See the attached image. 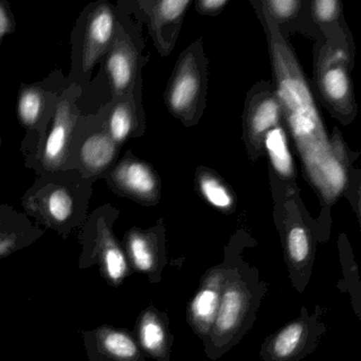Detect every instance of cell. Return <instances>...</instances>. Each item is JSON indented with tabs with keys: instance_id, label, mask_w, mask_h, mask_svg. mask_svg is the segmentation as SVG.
<instances>
[{
	"instance_id": "6da1fadb",
	"label": "cell",
	"mask_w": 361,
	"mask_h": 361,
	"mask_svg": "<svg viewBox=\"0 0 361 361\" xmlns=\"http://www.w3.org/2000/svg\"><path fill=\"white\" fill-rule=\"evenodd\" d=\"M270 56L280 102L287 128L295 140L304 170L323 200L333 202L346 185L343 147L329 141L312 92L297 58L283 39L276 22L264 11Z\"/></svg>"
},
{
	"instance_id": "7a4b0ae2",
	"label": "cell",
	"mask_w": 361,
	"mask_h": 361,
	"mask_svg": "<svg viewBox=\"0 0 361 361\" xmlns=\"http://www.w3.org/2000/svg\"><path fill=\"white\" fill-rule=\"evenodd\" d=\"M94 183L77 169L35 176L20 198L23 212L66 240L85 224Z\"/></svg>"
},
{
	"instance_id": "3957f363",
	"label": "cell",
	"mask_w": 361,
	"mask_h": 361,
	"mask_svg": "<svg viewBox=\"0 0 361 361\" xmlns=\"http://www.w3.org/2000/svg\"><path fill=\"white\" fill-rule=\"evenodd\" d=\"M118 20L119 8L106 0H98L88 4L75 20L71 37V69L67 79L83 92L113 43Z\"/></svg>"
},
{
	"instance_id": "277c9868",
	"label": "cell",
	"mask_w": 361,
	"mask_h": 361,
	"mask_svg": "<svg viewBox=\"0 0 361 361\" xmlns=\"http://www.w3.org/2000/svg\"><path fill=\"white\" fill-rule=\"evenodd\" d=\"M119 211L111 204H104L90 213L80 229L81 252L78 259L79 269H90L97 266L101 276L111 286L118 287L128 276L130 265L114 233V224Z\"/></svg>"
},
{
	"instance_id": "5b68a950",
	"label": "cell",
	"mask_w": 361,
	"mask_h": 361,
	"mask_svg": "<svg viewBox=\"0 0 361 361\" xmlns=\"http://www.w3.org/2000/svg\"><path fill=\"white\" fill-rule=\"evenodd\" d=\"M81 87L71 84L59 98L51 121L37 151L24 159L25 166L35 176L71 169V147L85 115L80 99Z\"/></svg>"
},
{
	"instance_id": "8992f818",
	"label": "cell",
	"mask_w": 361,
	"mask_h": 361,
	"mask_svg": "<svg viewBox=\"0 0 361 361\" xmlns=\"http://www.w3.org/2000/svg\"><path fill=\"white\" fill-rule=\"evenodd\" d=\"M69 85L67 75L56 69L41 81L20 86L16 115L25 130L20 149L24 159L37 151L51 121L59 98Z\"/></svg>"
},
{
	"instance_id": "52a82bcc",
	"label": "cell",
	"mask_w": 361,
	"mask_h": 361,
	"mask_svg": "<svg viewBox=\"0 0 361 361\" xmlns=\"http://www.w3.org/2000/svg\"><path fill=\"white\" fill-rule=\"evenodd\" d=\"M120 149L121 145L107 132L100 111L85 114L71 143V169L97 183L117 164Z\"/></svg>"
},
{
	"instance_id": "ba28073f",
	"label": "cell",
	"mask_w": 361,
	"mask_h": 361,
	"mask_svg": "<svg viewBox=\"0 0 361 361\" xmlns=\"http://www.w3.org/2000/svg\"><path fill=\"white\" fill-rule=\"evenodd\" d=\"M99 65L100 71L94 81H103L105 85L109 86V100L132 94L138 90L140 77L138 46L128 23L120 16V9L113 43Z\"/></svg>"
},
{
	"instance_id": "9c48e42d",
	"label": "cell",
	"mask_w": 361,
	"mask_h": 361,
	"mask_svg": "<svg viewBox=\"0 0 361 361\" xmlns=\"http://www.w3.org/2000/svg\"><path fill=\"white\" fill-rule=\"evenodd\" d=\"M103 180L118 196L141 204H155L160 197L159 177L149 164L130 152L118 160Z\"/></svg>"
},
{
	"instance_id": "30bf717a",
	"label": "cell",
	"mask_w": 361,
	"mask_h": 361,
	"mask_svg": "<svg viewBox=\"0 0 361 361\" xmlns=\"http://www.w3.org/2000/svg\"><path fill=\"white\" fill-rule=\"evenodd\" d=\"M204 75L195 54L188 52L179 61L166 92L169 109L181 120L191 121L204 94Z\"/></svg>"
},
{
	"instance_id": "8fae6325",
	"label": "cell",
	"mask_w": 361,
	"mask_h": 361,
	"mask_svg": "<svg viewBox=\"0 0 361 361\" xmlns=\"http://www.w3.org/2000/svg\"><path fill=\"white\" fill-rule=\"evenodd\" d=\"M348 58L342 50L324 52L319 65V87L334 111L348 114L353 111V88L348 71Z\"/></svg>"
},
{
	"instance_id": "7c38bea8",
	"label": "cell",
	"mask_w": 361,
	"mask_h": 361,
	"mask_svg": "<svg viewBox=\"0 0 361 361\" xmlns=\"http://www.w3.org/2000/svg\"><path fill=\"white\" fill-rule=\"evenodd\" d=\"M81 334L88 361H141L137 342L124 329L103 324Z\"/></svg>"
},
{
	"instance_id": "4fadbf2b",
	"label": "cell",
	"mask_w": 361,
	"mask_h": 361,
	"mask_svg": "<svg viewBox=\"0 0 361 361\" xmlns=\"http://www.w3.org/2000/svg\"><path fill=\"white\" fill-rule=\"evenodd\" d=\"M190 4V0H161L137 3L149 20V32L155 41L156 47L164 56L170 54L172 50Z\"/></svg>"
},
{
	"instance_id": "5bb4252c",
	"label": "cell",
	"mask_w": 361,
	"mask_h": 361,
	"mask_svg": "<svg viewBox=\"0 0 361 361\" xmlns=\"http://www.w3.org/2000/svg\"><path fill=\"white\" fill-rule=\"evenodd\" d=\"M45 235V230L28 215L0 202V259L32 246Z\"/></svg>"
},
{
	"instance_id": "9a60e30c",
	"label": "cell",
	"mask_w": 361,
	"mask_h": 361,
	"mask_svg": "<svg viewBox=\"0 0 361 361\" xmlns=\"http://www.w3.org/2000/svg\"><path fill=\"white\" fill-rule=\"evenodd\" d=\"M137 94L135 92L113 99L98 109L107 132L121 147L128 139L138 137L142 133L143 120Z\"/></svg>"
},
{
	"instance_id": "2e32d148",
	"label": "cell",
	"mask_w": 361,
	"mask_h": 361,
	"mask_svg": "<svg viewBox=\"0 0 361 361\" xmlns=\"http://www.w3.org/2000/svg\"><path fill=\"white\" fill-rule=\"evenodd\" d=\"M283 111L276 94L257 97L246 116V137L253 151H263L264 138L267 133L282 123Z\"/></svg>"
},
{
	"instance_id": "e0dca14e",
	"label": "cell",
	"mask_w": 361,
	"mask_h": 361,
	"mask_svg": "<svg viewBox=\"0 0 361 361\" xmlns=\"http://www.w3.org/2000/svg\"><path fill=\"white\" fill-rule=\"evenodd\" d=\"M263 149L267 152L274 171L282 178L295 176V162L289 149L286 130L282 123L270 130L264 138Z\"/></svg>"
},
{
	"instance_id": "ac0fdd59",
	"label": "cell",
	"mask_w": 361,
	"mask_h": 361,
	"mask_svg": "<svg viewBox=\"0 0 361 361\" xmlns=\"http://www.w3.org/2000/svg\"><path fill=\"white\" fill-rule=\"evenodd\" d=\"M123 249L128 261L139 271L149 272L155 264L153 235L142 230H130L124 236Z\"/></svg>"
},
{
	"instance_id": "d6986e66",
	"label": "cell",
	"mask_w": 361,
	"mask_h": 361,
	"mask_svg": "<svg viewBox=\"0 0 361 361\" xmlns=\"http://www.w3.org/2000/svg\"><path fill=\"white\" fill-rule=\"evenodd\" d=\"M246 305V295L238 286L230 287L219 302L215 329L219 334H228L240 322Z\"/></svg>"
},
{
	"instance_id": "ffe728a7",
	"label": "cell",
	"mask_w": 361,
	"mask_h": 361,
	"mask_svg": "<svg viewBox=\"0 0 361 361\" xmlns=\"http://www.w3.org/2000/svg\"><path fill=\"white\" fill-rule=\"evenodd\" d=\"M197 188L202 197L221 211L232 210L234 206V195L228 185L213 173L202 171L196 178Z\"/></svg>"
},
{
	"instance_id": "44dd1931",
	"label": "cell",
	"mask_w": 361,
	"mask_h": 361,
	"mask_svg": "<svg viewBox=\"0 0 361 361\" xmlns=\"http://www.w3.org/2000/svg\"><path fill=\"white\" fill-rule=\"evenodd\" d=\"M139 341L147 352L158 353L164 344V331L157 317L151 312H147L139 319L137 325Z\"/></svg>"
},
{
	"instance_id": "7402d4cb",
	"label": "cell",
	"mask_w": 361,
	"mask_h": 361,
	"mask_svg": "<svg viewBox=\"0 0 361 361\" xmlns=\"http://www.w3.org/2000/svg\"><path fill=\"white\" fill-rule=\"evenodd\" d=\"M219 293L213 287L202 289L192 303L194 320L202 327L211 326L219 306Z\"/></svg>"
},
{
	"instance_id": "603a6c76",
	"label": "cell",
	"mask_w": 361,
	"mask_h": 361,
	"mask_svg": "<svg viewBox=\"0 0 361 361\" xmlns=\"http://www.w3.org/2000/svg\"><path fill=\"white\" fill-rule=\"evenodd\" d=\"M303 336L304 327L300 323H293L283 329L272 344V350L276 356L279 358H286L290 356L301 344Z\"/></svg>"
},
{
	"instance_id": "cb8c5ba5",
	"label": "cell",
	"mask_w": 361,
	"mask_h": 361,
	"mask_svg": "<svg viewBox=\"0 0 361 361\" xmlns=\"http://www.w3.org/2000/svg\"><path fill=\"white\" fill-rule=\"evenodd\" d=\"M287 250L289 257L295 263L305 261L310 255V236L307 231L301 226H295L289 231L287 235Z\"/></svg>"
},
{
	"instance_id": "d4e9b609",
	"label": "cell",
	"mask_w": 361,
	"mask_h": 361,
	"mask_svg": "<svg viewBox=\"0 0 361 361\" xmlns=\"http://www.w3.org/2000/svg\"><path fill=\"white\" fill-rule=\"evenodd\" d=\"M299 0H268L264 1L263 10L274 20L285 22L291 20L300 11Z\"/></svg>"
},
{
	"instance_id": "484cf974",
	"label": "cell",
	"mask_w": 361,
	"mask_h": 361,
	"mask_svg": "<svg viewBox=\"0 0 361 361\" xmlns=\"http://www.w3.org/2000/svg\"><path fill=\"white\" fill-rule=\"evenodd\" d=\"M312 6L314 20L320 24L335 22L341 13V4L338 0H316Z\"/></svg>"
},
{
	"instance_id": "4316f807",
	"label": "cell",
	"mask_w": 361,
	"mask_h": 361,
	"mask_svg": "<svg viewBox=\"0 0 361 361\" xmlns=\"http://www.w3.org/2000/svg\"><path fill=\"white\" fill-rule=\"evenodd\" d=\"M16 16L7 0H0V47L8 35L16 32Z\"/></svg>"
},
{
	"instance_id": "83f0119b",
	"label": "cell",
	"mask_w": 361,
	"mask_h": 361,
	"mask_svg": "<svg viewBox=\"0 0 361 361\" xmlns=\"http://www.w3.org/2000/svg\"><path fill=\"white\" fill-rule=\"evenodd\" d=\"M228 0H198L196 1V9L204 14H216L228 5Z\"/></svg>"
}]
</instances>
